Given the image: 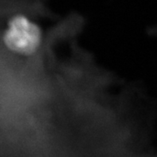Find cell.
I'll return each instance as SVG.
<instances>
[{
	"instance_id": "1",
	"label": "cell",
	"mask_w": 157,
	"mask_h": 157,
	"mask_svg": "<svg viewBox=\"0 0 157 157\" xmlns=\"http://www.w3.org/2000/svg\"><path fill=\"white\" fill-rule=\"evenodd\" d=\"M4 46L21 56L34 54L42 42V31L33 21L22 14L13 16L8 21L2 35Z\"/></svg>"
}]
</instances>
